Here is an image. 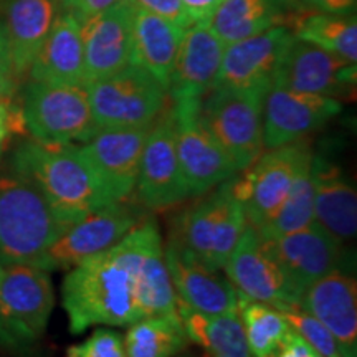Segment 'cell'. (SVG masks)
I'll return each instance as SVG.
<instances>
[{"label": "cell", "mask_w": 357, "mask_h": 357, "mask_svg": "<svg viewBox=\"0 0 357 357\" xmlns=\"http://www.w3.org/2000/svg\"><path fill=\"white\" fill-rule=\"evenodd\" d=\"M151 220L141 222L121 242L70 268L61 284V303L71 334L96 324L126 328L144 312V260Z\"/></svg>", "instance_id": "cell-1"}, {"label": "cell", "mask_w": 357, "mask_h": 357, "mask_svg": "<svg viewBox=\"0 0 357 357\" xmlns=\"http://www.w3.org/2000/svg\"><path fill=\"white\" fill-rule=\"evenodd\" d=\"M12 171L42 192L66 227L113 202L78 146L22 142Z\"/></svg>", "instance_id": "cell-2"}, {"label": "cell", "mask_w": 357, "mask_h": 357, "mask_svg": "<svg viewBox=\"0 0 357 357\" xmlns=\"http://www.w3.org/2000/svg\"><path fill=\"white\" fill-rule=\"evenodd\" d=\"M66 229L33 184L15 174L0 177V265H38Z\"/></svg>", "instance_id": "cell-3"}, {"label": "cell", "mask_w": 357, "mask_h": 357, "mask_svg": "<svg viewBox=\"0 0 357 357\" xmlns=\"http://www.w3.org/2000/svg\"><path fill=\"white\" fill-rule=\"evenodd\" d=\"M235 176L207 192L178 215L171 240L212 271L225 266L231 250L247 229L243 205L234 192Z\"/></svg>", "instance_id": "cell-4"}, {"label": "cell", "mask_w": 357, "mask_h": 357, "mask_svg": "<svg viewBox=\"0 0 357 357\" xmlns=\"http://www.w3.org/2000/svg\"><path fill=\"white\" fill-rule=\"evenodd\" d=\"M53 306L50 271L19 263L0 265V344L8 349H26L45 334Z\"/></svg>", "instance_id": "cell-5"}, {"label": "cell", "mask_w": 357, "mask_h": 357, "mask_svg": "<svg viewBox=\"0 0 357 357\" xmlns=\"http://www.w3.org/2000/svg\"><path fill=\"white\" fill-rule=\"evenodd\" d=\"M20 109L25 128L42 144L86 142L100 131L84 84H50L32 79Z\"/></svg>", "instance_id": "cell-6"}, {"label": "cell", "mask_w": 357, "mask_h": 357, "mask_svg": "<svg viewBox=\"0 0 357 357\" xmlns=\"http://www.w3.org/2000/svg\"><path fill=\"white\" fill-rule=\"evenodd\" d=\"M84 86L98 129L151 128L166 106V89L132 63Z\"/></svg>", "instance_id": "cell-7"}, {"label": "cell", "mask_w": 357, "mask_h": 357, "mask_svg": "<svg viewBox=\"0 0 357 357\" xmlns=\"http://www.w3.org/2000/svg\"><path fill=\"white\" fill-rule=\"evenodd\" d=\"M265 93L212 89L200 105V118L211 136L238 171L263 154Z\"/></svg>", "instance_id": "cell-8"}, {"label": "cell", "mask_w": 357, "mask_h": 357, "mask_svg": "<svg viewBox=\"0 0 357 357\" xmlns=\"http://www.w3.org/2000/svg\"><path fill=\"white\" fill-rule=\"evenodd\" d=\"M312 158L307 141L298 139L261 154L245 169L242 178L235 177L234 192L243 205L248 225L260 229L275 215Z\"/></svg>", "instance_id": "cell-9"}, {"label": "cell", "mask_w": 357, "mask_h": 357, "mask_svg": "<svg viewBox=\"0 0 357 357\" xmlns=\"http://www.w3.org/2000/svg\"><path fill=\"white\" fill-rule=\"evenodd\" d=\"M200 105L202 100L172 101L169 111L189 197H200L236 174L234 164L204 126Z\"/></svg>", "instance_id": "cell-10"}, {"label": "cell", "mask_w": 357, "mask_h": 357, "mask_svg": "<svg viewBox=\"0 0 357 357\" xmlns=\"http://www.w3.org/2000/svg\"><path fill=\"white\" fill-rule=\"evenodd\" d=\"M142 222L141 211L124 200L109 202L73 223L45 252L37 266L47 271L70 270L121 242Z\"/></svg>", "instance_id": "cell-11"}, {"label": "cell", "mask_w": 357, "mask_h": 357, "mask_svg": "<svg viewBox=\"0 0 357 357\" xmlns=\"http://www.w3.org/2000/svg\"><path fill=\"white\" fill-rule=\"evenodd\" d=\"M273 86L334 100L347 98L356 86V63L291 33L276 66Z\"/></svg>", "instance_id": "cell-12"}, {"label": "cell", "mask_w": 357, "mask_h": 357, "mask_svg": "<svg viewBox=\"0 0 357 357\" xmlns=\"http://www.w3.org/2000/svg\"><path fill=\"white\" fill-rule=\"evenodd\" d=\"M223 270L236 296L265 303L280 311L301 306V294L265 252L252 225L243 230Z\"/></svg>", "instance_id": "cell-13"}, {"label": "cell", "mask_w": 357, "mask_h": 357, "mask_svg": "<svg viewBox=\"0 0 357 357\" xmlns=\"http://www.w3.org/2000/svg\"><path fill=\"white\" fill-rule=\"evenodd\" d=\"M155 121L142 147L136 189L142 205L164 211L189 197V190L178 164L171 113L160 114Z\"/></svg>", "instance_id": "cell-14"}, {"label": "cell", "mask_w": 357, "mask_h": 357, "mask_svg": "<svg viewBox=\"0 0 357 357\" xmlns=\"http://www.w3.org/2000/svg\"><path fill=\"white\" fill-rule=\"evenodd\" d=\"M260 240L301 296L312 283L336 271L341 261V243L316 222L291 234Z\"/></svg>", "instance_id": "cell-15"}, {"label": "cell", "mask_w": 357, "mask_h": 357, "mask_svg": "<svg viewBox=\"0 0 357 357\" xmlns=\"http://www.w3.org/2000/svg\"><path fill=\"white\" fill-rule=\"evenodd\" d=\"M291 38L287 26H271L265 32L242 42L225 45L220 71L212 89L266 93L273 86V78L284 47Z\"/></svg>", "instance_id": "cell-16"}, {"label": "cell", "mask_w": 357, "mask_h": 357, "mask_svg": "<svg viewBox=\"0 0 357 357\" xmlns=\"http://www.w3.org/2000/svg\"><path fill=\"white\" fill-rule=\"evenodd\" d=\"M341 109V102L334 98L271 86L263 102V146L275 149L303 139Z\"/></svg>", "instance_id": "cell-17"}, {"label": "cell", "mask_w": 357, "mask_h": 357, "mask_svg": "<svg viewBox=\"0 0 357 357\" xmlns=\"http://www.w3.org/2000/svg\"><path fill=\"white\" fill-rule=\"evenodd\" d=\"M147 131L149 128L100 129L82 146V153L113 202L126 200L136 189Z\"/></svg>", "instance_id": "cell-18"}, {"label": "cell", "mask_w": 357, "mask_h": 357, "mask_svg": "<svg viewBox=\"0 0 357 357\" xmlns=\"http://www.w3.org/2000/svg\"><path fill=\"white\" fill-rule=\"evenodd\" d=\"M164 258L178 306L211 316L238 312L236 291L218 271L208 270L171 238L164 248Z\"/></svg>", "instance_id": "cell-19"}, {"label": "cell", "mask_w": 357, "mask_h": 357, "mask_svg": "<svg viewBox=\"0 0 357 357\" xmlns=\"http://www.w3.org/2000/svg\"><path fill=\"white\" fill-rule=\"evenodd\" d=\"M79 25L86 83L108 78L131 63L132 7L128 0Z\"/></svg>", "instance_id": "cell-20"}, {"label": "cell", "mask_w": 357, "mask_h": 357, "mask_svg": "<svg viewBox=\"0 0 357 357\" xmlns=\"http://www.w3.org/2000/svg\"><path fill=\"white\" fill-rule=\"evenodd\" d=\"M225 43L207 24H194L182 37L167 93L172 101L204 100L220 71Z\"/></svg>", "instance_id": "cell-21"}, {"label": "cell", "mask_w": 357, "mask_h": 357, "mask_svg": "<svg viewBox=\"0 0 357 357\" xmlns=\"http://www.w3.org/2000/svg\"><path fill=\"white\" fill-rule=\"evenodd\" d=\"M301 307L336 339L342 357H357V287L342 271L323 276L301 296Z\"/></svg>", "instance_id": "cell-22"}, {"label": "cell", "mask_w": 357, "mask_h": 357, "mask_svg": "<svg viewBox=\"0 0 357 357\" xmlns=\"http://www.w3.org/2000/svg\"><path fill=\"white\" fill-rule=\"evenodd\" d=\"M61 8V0H0L15 78L29 73Z\"/></svg>", "instance_id": "cell-23"}, {"label": "cell", "mask_w": 357, "mask_h": 357, "mask_svg": "<svg viewBox=\"0 0 357 357\" xmlns=\"http://www.w3.org/2000/svg\"><path fill=\"white\" fill-rule=\"evenodd\" d=\"M29 73L33 82L86 84L82 25L73 13L61 8Z\"/></svg>", "instance_id": "cell-24"}, {"label": "cell", "mask_w": 357, "mask_h": 357, "mask_svg": "<svg viewBox=\"0 0 357 357\" xmlns=\"http://www.w3.org/2000/svg\"><path fill=\"white\" fill-rule=\"evenodd\" d=\"M184 32L172 22L132 7L131 63L146 70L166 91Z\"/></svg>", "instance_id": "cell-25"}, {"label": "cell", "mask_w": 357, "mask_h": 357, "mask_svg": "<svg viewBox=\"0 0 357 357\" xmlns=\"http://www.w3.org/2000/svg\"><path fill=\"white\" fill-rule=\"evenodd\" d=\"M312 167L316 177L314 222L341 245L351 242L357 231L356 189L337 167L321 158H312Z\"/></svg>", "instance_id": "cell-26"}, {"label": "cell", "mask_w": 357, "mask_h": 357, "mask_svg": "<svg viewBox=\"0 0 357 357\" xmlns=\"http://www.w3.org/2000/svg\"><path fill=\"white\" fill-rule=\"evenodd\" d=\"M287 12L275 0H222L207 25L223 43L231 45L271 26H284Z\"/></svg>", "instance_id": "cell-27"}, {"label": "cell", "mask_w": 357, "mask_h": 357, "mask_svg": "<svg viewBox=\"0 0 357 357\" xmlns=\"http://www.w3.org/2000/svg\"><path fill=\"white\" fill-rule=\"evenodd\" d=\"M189 341L202 346L208 357H252L238 312L202 314L177 305Z\"/></svg>", "instance_id": "cell-28"}, {"label": "cell", "mask_w": 357, "mask_h": 357, "mask_svg": "<svg viewBox=\"0 0 357 357\" xmlns=\"http://www.w3.org/2000/svg\"><path fill=\"white\" fill-rule=\"evenodd\" d=\"M291 26L289 32L296 38L316 45L349 63L357 61L356 13L339 15L312 10L294 15Z\"/></svg>", "instance_id": "cell-29"}, {"label": "cell", "mask_w": 357, "mask_h": 357, "mask_svg": "<svg viewBox=\"0 0 357 357\" xmlns=\"http://www.w3.org/2000/svg\"><path fill=\"white\" fill-rule=\"evenodd\" d=\"M189 344L178 312L141 318L129 326L124 341L126 357H174Z\"/></svg>", "instance_id": "cell-30"}, {"label": "cell", "mask_w": 357, "mask_h": 357, "mask_svg": "<svg viewBox=\"0 0 357 357\" xmlns=\"http://www.w3.org/2000/svg\"><path fill=\"white\" fill-rule=\"evenodd\" d=\"M238 316L252 357H275L291 331L283 312L265 303L238 296Z\"/></svg>", "instance_id": "cell-31"}, {"label": "cell", "mask_w": 357, "mask_h": 357, "mask_svg": "<svg viewBox=\"0 0 357 357\" xmlns=\"http://www.w3.org/2000/svg\"><path fill=\"white\" fill-rule=\"evenodd\" d=\"M314 194L316 177L312 162L296 178L288 197L281 204L273 217L260 229H255L261 238L270 240L276 236L298 231L314 222Z\"/></svg>", "instance_id": "cell-32"}, {"label": "cell", "mask_w": 357, "mask_h": 357, "mask_svg": "<svg viewBox=\"0 0 357 357\" xmlns=\"http://www.w3.org/2000/svg\"><path fill=\"white\" fill-rule=\"evenodd\" d=\"M289 326L296 331L312 349L323 357H342L336 339L333 334L319 323L314 316L303 310L301 306L289 307V310L281 311Z\"/></svg>", "instance_id": "cell-33"}, {"label": "cell", "mask_w": 357, "mask_h": 357, "mask_svg": "<svg viewBox=\"0 0 357 357\" xmlns=\"http://www.w3.org/2000/svg\"><path fill=\"white\" fill-rule=\"evenodd\" d=\"M66 357H126L121 334L100 328L79 344L71 346Z\"/></svg>", "instance_id": "cell-34"}, {"label": "cell", "mask_w": 357, "mask_h": 357, "mask_svg": "<svg viewBox=\"0 0 357 357\" xmlns=\"http://www.w3.org/2000/svg\"><path fill=\"white\" fill-rule=\"evenodd\" d=\"M128 2L132 7L142 8V10L158 15L160 19L172 22L182 30L190 29L195 24L181 0H128Z\"/></svg>", "instance_id": "cell-35"}, {"label": "cell", "mask_w": 357, "mask_h": 357, "mask_svg": "<svg viewBox=\"0 0 357 357\" xmlns=\"http://www.w3.org/2000/svg\"><path fill=\"white\" fill-rule=\"evenodd\" d=\"M15 73H13L10 50L3 30L2 20H0V101H10L15 91Z\"/></svg>", "instance_id": "cell-36"}, {"label": "cell", "mask_w": 357, "mask_h": 357, "mask_svg": "<svg viewBox=\"0 0 357 357\" xmlns=\"http://www.w3.org/2000/svg\"><path fill=\"white\" fill-rule=\"evenodd\" d=\"M124 0H61V7L73 13L77 19L86 20L89 17L100 15V13L109 10Z\"/></svg>", "instance_id": "cell-37"}, {"label": "cell", "mask_w": 357, "mask_h": 357, "mask_svg": "<svg viewBox=\"0 0 357 357\" xmlns=\"http://www.w3.org/2000/svg\"><path fill=\"white\" fill-rule=\"evenodd\" d=\"M318 352H316L312 347L307 344V342L303 339L300 334H298L291 328V331L287 334L284 341L281 342L280 349L276 351L275 357H316Z\"/></svg>", "instance_id": "cell-38"}, {"label": "cell", "mask_w": 357, "mask_h": 357, "mask_svg": "<svg viewBox=\"0 0 357 357\" xmlns=\"http://www.w3.org/2000/svg\"><path fill=\"white\" fill-rule=\"evenodd\" d=\"M20 126H25L22 118V109H15L10 101H0V149L6 142L8 134L12 131H19Z\"/></svg>", "instance_id": "cell-39"}, {"label": "cell", "mask_w": 357, "mask_h": 357, "mask_svg": "<svg viewBox=\"0 0 357 357\" xmlns=\"http://www.w3.org/2000/svg\"><path fill=\"white\" fill-rule=\"evenodd\" d=\"M303 6L324 13L352 15L356 13L357 0H303Z\"/></svg>", "instance_id": "cell-40"}, {"label": "cell", "mask_w": 357, "mask_h": 357, "mask_svg": "<svg viewBox=\"0 0 357 357\" xmlns=\"http://www.w3.org/2000/svg\"><path fill=\"white\" fill-rule=\"evenodd\" d=\"M195 24H207L222 0H181Z\"/></svg>", "instance_id": "cell-41"}, {"label": "cell", "mask_w": 357, "mask_h": 357, "mask_svg": "<svg viewBox=\"0 0 357 357\" xmlns=\"http://www.w3.org/2000/svg\"><path fill=\"white\" fill-rule=\"evenodd\" d=\"M280 6H283L287 10H298L303 6V0H275Z\"/></svg>", "instance_id": "cell-42"}, {"label": "cell", "mask_w": 357, "mask_h": 357, "mask_svg": "<svg viewBox=\"0 0 357 357\" xmlns=\"http://www.w3.org/2000/svg\"><path fill=\"white\" fill-rule=\"evenodd\" d=\"M174 357H177V356H174ZM184 357H189V356H184Z\"/></svg>", "instance_id": "cell-43"}, {"label": "cell", "mask_w": 357, "mask_h": 357, "mask_svg": "<svg viewBox=\"0 0 357 357\" xmlns=\"http://www.w3.org/2000/svg\"><path fill=\"white\" fill-rule=\"evenodd\" d=\"M0 154H2V149H0Z\"/></svg>", "instance_id": "cell-44"}]
</instances>
